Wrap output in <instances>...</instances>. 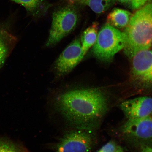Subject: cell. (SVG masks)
Segmentation results:
<instances>
[{
  "label": "cell",
  "mask_w": 152,
  "mask_h": 152,
  "mask_svg": "<svg viewBox=\"0 0 152 152\" xmlns=\"http://www.w3.org/2000/svg\"><path fill=\"white\" fill-rule=\"evenodd\" d=\"M57 110L77 129L96 128L108 108L107 96L96 88L76 89L67 91L57 98Z\"/></svg>",
  "instance_id": "cell-1"
},
{
  "label": "cell",
  "mask_w": 152,
  "mask_h": 152,
  "mask_svg": "<svg viewBox=\"0 0 152 152\" xmlns=\"http://www.w3.org/2000/svg\"><path fill=\"white\" fill-rule=\"evenodd\" d=\"M124 32L126 38L124 53L129 58L150 48L152 45V0L132 15Z\"/></svg>",
  "instance_id": "cell-2"
},
{
  "label": "cell",
  "mask_w": 152,
  "mask_h": 152,
  "mask_svg": "<svg viewBox=\"0 0 152 152\" xmlns=\"http://www.w3.org/2000/svg\"><path fill=\"white\" fill-rule=\"evenodd\" d=\"M126 42L124 32L106 23L99 32L92 49L93 54L101 61L110 62L116 54L124 48Z\"/></svg>",
  "instance_id": "cell-3"
},
{
  "label": "cell",
  "mask_w": 152,
  "mask_h": 152,
  "mask_svg": "<svg viewBox=\"0 0 152 152\" xmlns=\"http://www.w3.org/2000/svg\"><path fill=\"white\" fill-rule=\"evenodd\" d=\"M78 11L73 5L64 6L53 13L52 26L46 46L56 44L75 29L79 19Z\"/></svg>",
  "instance_id": "cell-4"
},
{
  "label": "cell",
  "mask_w": 152,
  "mask_h": 152,
  "mask_svg": "<svg viewBox=\"0 0 152 152\" xmlns=\"http://www.w3.org/2000/svg\"><path fill=\"white\" fill-rule=\"evenodd\" d=\"M66 133L59 140L56 152H90L95 138L91 130L77 129Z\"/></svg>",
  "instance_id": "cell-5"
},
{
  "label": "cell",
  "mask_w": 152,
  "mask_h": 152,
  "mask_svg": "<svg viewBox=\"0 0 152 152\" xmlns=\"http://www.w3.org/2000/svg\"><path fill=\"white\" fill-rule=\"evenodd\" d=\"M132 58L133 83L141 88H152V50L140 51Z\"/></svg>",
  "instance_id": "cell-6"
},
{
  "label": "cell",
  "mask_w": 152,
  "mask_h": 152,
  "mask_svg": "<svg viewBox=\"0 0 152 152\" xmlns=\"http://www.w3.org/2000/svg\"><path fill=\"white\" fill-rule=\"evenodd\" d=\"M83 56L80 40H74L64 49L55 64L59 75H65L71 72L82 60Z\"/></svg>",
  "instance_id": "cell-7"
},
{
  "label": "cell",
  "mask_w": 152,
  "mask_h": 152,
  "mask_svg": "<svg viewBox=\"0 0 152 152\" xmlns=\"http://www.w3.org/2000/svg\"><path fill=\"white\" fill-rule=\"evenodd\" d=\"M14 15L0 22V69L12 52L18 38L13 31Z\"/></svg>",
  "instance_id": "cell-8"
},
{
  "label": "cell",
  "mask_w": 152,
  "mask_h": 152,
  "mask_svg": "<svg viewBox=\"0 0 152 152\" xmlns=\"http://www.w3.org/2000/svg\"><path fill=\"white\" fill-rule=\"evenodd\" d=\"M122 132L126 135L139 140H152V117L128 119L123 125Z\"/></svg>",
  "instance_id": "cell-9"
},
{
  "label": "cell",
  "mask_w": 152,
  "mask_h": 152,
  "mask_svg": "<svg viewBox=\"0 0 152 152\" xmlns=\"http://www.w3.org/2000/svg\"><path fill=\"white\" fill-rule=\"evenodd\" d=\"M121 110L128 119L142 118L152 113V98L140 97L124 102Z\"/></svg>",
  "instance_id": "cell-10"
},
{
  "label": "cell",
  "mask_w": 152,
  "mask_h": 152,
  "mask_svg": "<svg viewBox=\"0 0 152 152\" xmlns=\"http://www.w3.org/2000/svg\"><path fill=\"white\" fill-rule=\"evenodd\" d=\"M20 4L26 9L28 16L34 19L41 18L46 14L52 6L47 0H10Z\"/></svg>",
  "instance_id": "cell-11"
},
{
  "label": "cell",
  "mask_w": 152,
  "mask_h": 152,
  "mask_svg": "<svg viewBox=\"0 0 152 152\" xmlns=\"http://www.w3.org/2000/svg\"><path fill=\"white\" fill-rule=\"evenodd\" d=\"M129 11L119 8L113 10L107 16V23L117 28H125L132 16Z\"/></svg>",
  "instance_id": "cell-12"
},
{
  "label": "cell",
  "mask_w": 152,
  "mask_h": 152,
  "mask_svg": "<svg viewBox=\"0 0 152 152\" xmlns=\"http://www.w3.org/2000/svg\"><path fill=\"white\" fill-rule=\"evenodd\" d=\"M98 24L94 22L83 32L81 37V45L84 56L96 42L98 37Z\"/></svg>",
  "instance_id": "cell-13"
},
{
  "label": "cell",
  "mask_w": 152,
  "mask_h": 152,
  "mask_svg": "<svg viewBox=\"0 0 152 152\" xmlns=\"http://www.w3.org/2000/svg\"><path fill=\"white\" fill-rule=\"evenodd\" d=\"M0 152H30L20 142L0 136Z\"/></svg>",
  "instance_id": "cell-14"
},
{
  "label": "cell",
  "mask_w": 152,
  "mask_h": 152,
  "mask_svg": "<svg viewBox=\"0 0 152 152\" xmlns=\"http://www.w3.org/2000/svg\"><path fill=\"white\" fill-rule=\"evenodd\" d=\"M117 0H86L82 5L88 6L97 14H103L113 7Z\"/></svg>",
  "instance_id": "cell-15"
},
{
  "label": "cell",
  "mask_w": 152,
  "mask_h": 152,
  "mask_svg": "<svg viewBox=\"0 0 152 152\" xmlns=\"http://www.w3.org/2000/svg\"><path fill=\"white\" fill-rule=\"evenodd\" d=\"M152 0H117V2L132 10H137Z\"/></svg>",
  "instance_id": "cell-16"
},
{
  "label": "cell",
  "mask_w": 152,
  "mask_h": 152,
  "mask_svg": "<svg viewBox=\"0 0 152 152\" xmlns=\"http://www.w3.org/2000/svg\"><path fill=\"white\" fill-rule=\"evenodd\" d=\"M98 152H123L121 148L115 142L110 141L102 147Z\"/></svg>",
  "instance_id": "cell-17"
},
{
  "label": "cell",
  "mask_w": 152,
  "mask_h": 152,
  "mask_svg": "<svg viewBox=\"0 0 152 152\" xmlns=\"http://www.w3.org/2000/svg\"><path fill=\"white\" fill-rule=\"evenodd\" d=\"M68 2H69L70 4H83V2L86 0H67Z\"/></svg>",
  "instance_id": "cell-18"
},
{
  "label": "cell",
  "mask_w": 152,
  "mask_h": 152,
  "mask_svg": "<svg viewBox=\"0 0 152 152\" xmlns=\"http://www.w3.org/2000/svg\"><path fill=\"white\" fill-rule=\"evenodd\" d=\"M142 152H152V147H146L142 149Z\"/></svg>",
  "instance_id": "cell-19"
}]
</instances>
